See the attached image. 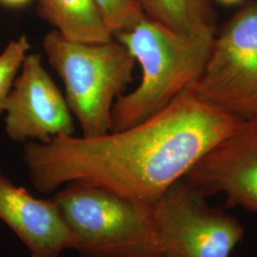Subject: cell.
Segmentation results:
<instances>
[{"label": "cell", "instance_id": "cell-1", "mask_svg": "<svg viewBox=\"0 0 257 257\" xmlns=\"http://www.w3.org/2000/svg\"><path fill=\"white\" fill-rule=\"evenodd\" d=\"M248 121L204 101L190 86L135 126L95 138L29 141L23 159L31 182L41 193L83 182L154 205L203 156Z\"/></svg>", "mask_w": 257, "mask_h": 257}, {"label": "cell", "instance_id": "cell-2", "mask_svg": "<svg viewBox=\"0 0 257 257\" xmlns=\"http://www.w3.org/2000/svg\"><path fill=\"white\" fill-rule=\"evenodd\" d=\"M214 37L182 35L146 16L116 35L140 66L141 80L114 103L110 132L137 125L190 87L202 72Z\"/></svg>", "mask_w": 257, "mask_h": 257}, {"label": "cell", "instance_id": "cell-3", "mask_svg": "<svg viewBox=\"0 0 257 257\" xmlns=\"http://www.w3.org/2000/svg\"><path fill=\"white\" fill-rule=\"evenodd\" d=\"M84 257H162L154 205L92 184H66L53 198Z\"/></svg>", "mask_w": 257, "mask_h": 257}, {"label": "cell", "instance_id": "cell-4", "mask_svg": "<svg viewBox=\"0 0 257 257\" xmlns=\"http://www.w3.org/2000/svg\"><path fill=\"white\" fill-rule=\"evenodd\" d=\"M52 68L64 83L66 100L82 130L95 138L110 132L111 110L133 79L137 64L116 38L102 43L67 39L53 30L43 38Z\"/></svg>", "mask_w": 257, "mask_h": 257}, {"label": "cell", "instance_id": "cell-5", "mask_svg": "<svg viewBox=\"0 0 257 257\" xmlns=\"http://www.w3.org/2000/svg\"><path fill=\"white\" fill-rule=\"evenodd\" d=\"M204 101L244 119H257V0L238 11L212 40L191 85Z\"/></svg>", "mask_w": 257, "mask_h": 257}, {"label": "cell", "instance_id": "cell-6", "mask_svg": "<svg viewBox=\"0 0 257 257\" xmlns=\"http://www.w3.org/2000/svg\"><path fill=\"white\" fill-rule=\"evenodd\" d=\"M184 178L154 204L162 257H230L245 230Z\"/></svg>", "mask_w": 257, "mask_h": 257}, {"label": "cell", "instance_id": "cell-7", "mask_svg": "<svg viewBox=\"0 0 257 257\" xmlns=\"http://www.w3.org/2000/svg\"><path fill=\"white\" fill-rule=\"evenodd\" d=\"M5 131L12 140L47 143L74 136V115L66 97L42 63L41 55L28 54L6 102Z\"/></svg>", "mask_w": 257, "mask_h": 257}, {"label": "cell", "instance_id": "cell-8", "mask_svg": "<svg viewBox=\"0 0 257 257\" xmlns=\"http://www.w3.org/2000/svg\"><path fill=\"white\" fill-rule=\"evenodd\" d=\"M184 179L205 197L222 193L228 207L257 212V119L203 156Z\"/></svg>", "mask_w": 257, "mask_h": 257}, {"label": "cell", "instance_id": "cell-9", "mask_svg": "<svg viewBox=\"0 0 257 257\" xmlns=\"http://www.w3.org/2000/svg\"><path fill=\"white\" fill-rule=\"evenodd\" d=\"M0 219L27 247L32 257H59L74 248V236L54 200L35 197L0 174Z\"/></svg>", "mask_w": 257, "mask_h": 257}, {"label": "cell", "instance_id": "cell-10", "mask_svg": "<svg viewBox=\"0 0 257 257\" xmlns=\"http://www.w3.org/2000/svg\"><path fill=\"white\" fill-rule=\"evenodd\" d=\"M38 13L67 39L83 43L110 41L113 35L95 0H37Z\"/></svg>", "mask_w": 257, "mask_h": 257}, {"label": "cell", "instance_id": "cell-11", "mask_svg": "<svg viewBox=\"0 0 257 257\" xmlns=\"http://www.w3.org/2000/svg\"><path fill=\"white\" fill-rule=\"evenodd\" d=\"M149 19L176 33L197 37L216 35L211 0H138Z\"/></svg>", "mask_w": 257, "mask_h": 257}, {"label": "cell", "instance_id": "cell-12", "mask_svg": "<svg viewBox=\"0 0 257 257\" xmlns=\"http://www.w3.org/2000/svg\"><path fill=\"white\" fill-rule=\"evenodd\" d=\"M30 49V41L23 35L10 41L0 54V114L5 110L10 92Z\"/></svg>", "mask_w": 257, "mask_h": 257}, {"label": "cell", "instance_id": "cell-13", "mask_svg": "<svg viewBox=\"0 0 257 257\" xmlns=\"http://www.w3.org/2000/svg\"><path fill=\"white\" fill-rule=\"evenodd\" d=\"M113 37L133 27L145 14L138 0H95Z\"/></svg>", "mask_w": 257, "mask_h": 257}, {"label": "cell", "instance_id": "cell-14", "mask_svg": "<svg viewBox=\"0 0 257 257\" xmlns=\"http://www.w3.org/2000/svg\"><path fill=\"white\" fill-rule=\"evenodd\" d=\"M32 0H0V4L9 8H20L27 5Z\"/></svg>", "mask_w": 257, "mask_h": 257}, {"label": "cell", "instance_id": "cell-15", "mask_svg": "<svg viewBox=\"0 0 257 257\" xmlns=\"http://www.w3.org/2000/svg\"><path fill=\"white\" fill-rule=\"evenodd\" d=\"M217 1H219L220 3H223V4H226V5H232V4L239 3L243 0H217Z\"/></svg>", "mask_w": 257, "mask_h": 257}]
</instances>
